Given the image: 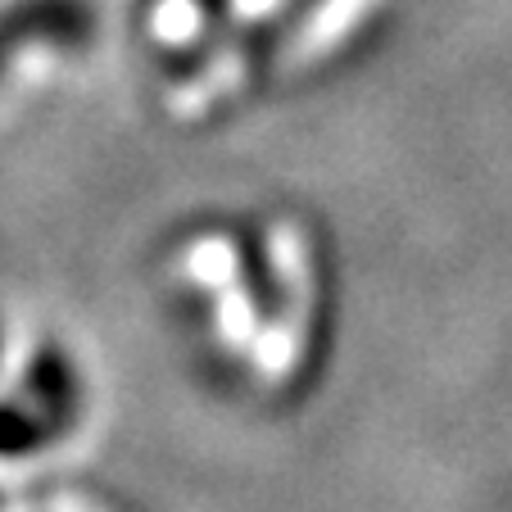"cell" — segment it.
Masks as SVG:
<instances>
[{
    "instance_id": "obj_1",
    "label": "cell",
    "mask_w": 512,
    "mask_h": 512,
    "mask_svg": "<svg viewBox=\"0 0 512 512\" xmlns=\"http://www.w3.org/2000/svg\"><path fill=\"white\" fill-rule=\"evenodd\" d=\"M272 241V263H277L281 281H286V295H290V309L286 318L277 322L272 331H263L254 340V368L259 377L268 381H286L300 363V349H304V322H309V300H313V277H309V250H304V236L295 227L277 223L268 232Z\"/></svg>"
},
{
    "instance_id": "obj_2",
    "label": "cell",
    "mask_w": 512,
    "mask_h": 512,
    "mask_svg": "<svg viewBox=\"0 0 512 512\" xmlns=\"http://www.w3.org/2000/svg\"><path fill=\"white\" fill-rule=\"evenodd\" d=\"M368 10H377V0H322L304 19V28L295 32V41L286 46V64H309V59H322L327 50H336L358 23L368 19Z\"/></svg>"
},
{
    "instance_id": "obj_3",
    "label": "cell",
    "mask_w": 512,
    "mask_h": 512,
    "mask_svg": "<svg viewBox=\"0 0 512 512\" xmlns=\"http://www.w3.org/2000/svg\"><path fill=\"white\" fill-rule=\"evenodd\" d=\"M245 68H250V55H245V50H223V55H213L191 82H182L177 91H168V109H173L177 118L209 114V105L227 100L245 82Z\"/></svg>"
},
{
    "instance_id": "obj_4",
    "label": "cell",
    "mask_w": 512,
    "mask_h": 512,
    "mask_svg": "<svg viewBox=\"0 0 512 512\" xmlns=\"http://www.w3.org/2000/svg\"><path fill=\"white\" fill-rule=\"evenodd\" d=\"M200 5L195 0H164L155 10V32L164 41H173V46H182V41H191L195 32H200Z\"/></svg>"
},
{
    "instance_id": "obj_5",
    "label": "cell",
    "mask_w": 512,
    "mask_h": 512,
    "mask_svg": "<svg viewBox=\"0 0 512 512\" xmlns=\"http://www.w3.org/2000/svg\"><path fill=\"white\" fill-rule=\"evenodd\" d=\"M281 0H232V23H263Z\"/></svg>"
},
{
    "instance_id": "obj_6",
    "label": "cell",
    "mask_w": 512,
    "mask_h": 512,
    "mask_svg": "<svg viewBox=\"0 0 512 512\" xmlns=\"http://www.w3.org/2000/svg\"><path fill=\"white\" fill-rule=\"evenodd\" d=\"M50 512H100V508L96 503H87V499H73V494H59Z\"/></svg>"
}]
</instances>
